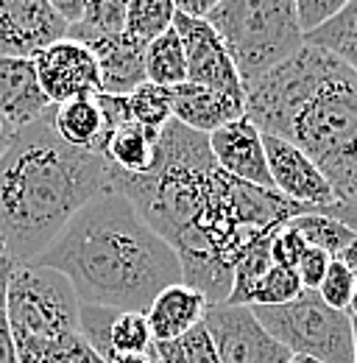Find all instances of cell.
Instances as JSON below:
<instances>
[{"mask_svg":"<svg viewBox=\"0 0 357 363\" xmlns=\"http://www.w3.org/2000/svg\"><path fill=\"white\" fill-rule=\"evenodd\" d=\"M204 327L221 363H288L293 358L246 305H210Z\"/></svg>","mask_w":357,"mask_h":363,"instance_id":"cell-6","label":"cell"},{"mask_svg":"<svg viewBox=\"0 0 357 363\" xmlns=\"http://www.w3.org/2000/svg\"><path fill=\"white\" fill-rule=\"evenodd\" d=\"M129 121L162 132L174 121V92L171 87H159L151 82H142L137 90L126 95Z\"/></svg>","mask_w":357,"mask_h":363,"instance_id":"cell-21","label":"cell"},{"mask_svg":"<svg viewBox=\"0 0 357 363\" xmlns=\"http://www.w3.org/2000/svg\"><path fill=\"white\" fill-rule=\"evenodd\" d=\"M302 282L296 269H285V266H271L249 291L246 308H276V305H288L302 294Z\"/></svg>","mask_w":357,"mask_h":363,"instance_id":"cell-23","label":"cell"},{"mask_svg":"<svg viewBox=\"0 0 357 363\" xmlns=\"http://www.w3.org/2000/svg\"><path fill=\"white\" fill-rule=\"evenodd\" d=\"M34 70L40 87L53 106L101 92V73L92 50L70 37L40 50L34 56Z\"/></svg>","mask_w":357,"mask_h":363,"instance_id":"cell-8","label":"cell"},{"mask_svg":"<svg viewBox=\"0 0 357 363\" xmlns=\"http://www.w3.org/2000/svg\"><path fill=\"white\" fill-rule=\"evenodd\" d=\"M67 28L47 0H0V56L34 59L64 40Z\"/></svg>","mask_w":357,"mask_h":363,"instance_id":"cell-10","label":"cell"},{"mask_svg":"<svg viewBox=\"0 0 357 363\" xmlns=\"http://www.w3.org/2000/svg\"><path fill=\"white\" fill-rule=\"evenodd\" d=\"M207 308H210L207 296L184 282L165 288L162 294H157V299L145 311L154 341L165 344V341H176L181 335H187L193 327L204 321Z\"/></svg>","mask_w":357,"mask_h":363,"instance_id":"cell-15","label":"cell"},{"mask_svg":"<svg viewBox=\"0 0 357 363\" xmlns=\"http://www.w3.org/2000/svg\"><path fill=\"white\" fill-rule=\"evenodd\" d=\"M288 363H321V361H315V358H305V355H293Z\"/></svg>","mask_w":357,"mask_h":363,"instance_id":"cell-38","label":"cell"},{"mask_svg":"<svg viewBox=\"0 0 357 363\" xmlns=\"http://www.w3.org/2000/svg\"><path fill=\"white\" fill-rule=\"evenodd\" d=\"M145 79L159 87H178L187 82V62L184 45L178 40L176 28H168L162 37L151 40L145 48Z\"/></svg>","mask_w":357,"mask_h":363,"instance_id":"cell-19","label":"cell"},{"mask_svg":"<svg viewBox=\"0 0 357 363\" xmlns=\"http://www.w3.org/2000/svg\"><path fill=\"white\" fill-rule=\"evenodd\" d=\"M14 263L8 257H0V363H17L14 338L8 327V282H11Z\"/></svg>","mask_w":357,"mask_h":363,"instance_id":"cell-30","label":"cell"},{"mask_svg":"<svg viewBox=\"0 0 357 363\" xmlns=\"http://www.w3.org/2000/svg\"><path fill=\"white\" fill-rule=\"evenodd\" d=\"M349 316L357 321V296H355V302H352V308H349Z\"/></svg>","mask_w":357,"mask_h":363,"instance_id":"cell-39","label":"cell"},{"mask_svg":"<svg viewBox=\"0 0 357 363\" xmlns=\"http://www.w3.org/2000/svg\"><path fill=\"white\" fill-rule=\"evenodd\" d=\"M263 148H266L268 174H271L273 190L279 196H285L296 204L312 207L318 213L335 207V193H332L329 182L324 179L318 165L299 145H293L290 140H282V137L263 135Z\"/></svg>","mask_w":357,"mask_h":363,"instance_id":"cell-9","label":"cell"},{"mask_svg":"<svg viewBox=\"0 0 357 363\" xmlns=\"http://www.w3.org/2000/svg\"><path fill=\"white\" fill-rule=\"evenodd\" d=\"M251 313L290 355L321 363L355 361V321L349 313L324 305L315 291H302L288 305L251 308Z\"/></svg>","mask_w":357,"mask_h":363,"instance_id":"cell-5","label":"cell"},{"mask_svg":"<svg viewBox=\"0 0 357 363\" xmlns=\"http://www.w3.org/2000/svg\"><path fill=\"white\" fill-rule=\"evenodd\" d=\"M352 321H355V318H352ZM352 363H357V321H355V361Z\"/></svg>","mask_w":357,"mask_h":363,"instance_id":"cell-40","label":"cell"},{"mask_svg":"<svg viewBox=\"0 0 357 363\" xmlns=\"http://www.w3.org/2000/svg\"><path fill=\"white\" fill-rule=\"evenodd\" d=\"M53 109L40 87L34 59L0 56V118L14 129L40 121Z\"/></svg>","mask_w":357,"mask_h":363,"instance_id":"cell-13","label":"cell"},{"mask_svg":"<svg viewBox=\"0 0 357 363\" xmlns=\"http://www.w3.org/2000/svg\"><path fill=\"white\" fill-rule=\"evenodd\" d=\"M0 257H6V246H3V240H0Z\"/></svg>","mask_w":357,"mask_h":363,"instance_id":"cell-41","label":"cell"},{"mask_svg":"<svg viewBox=\"0 0 357 363\" xmlns=\"http://www.w3.org/2000/svg\"><path fill=\"white\" fill-rule=\"evenodd\" d=\"M157 341L151 335L148 318L142 311H118V316L109 327V350L115 355H134L151 350Z\"/></svg>","mask_w":357,"mask_h":363,"instance_id":"cell-25","label":"cell"},{"mask_svg":"<svg viewBox=\"0 0 357 363\" xmlns=\"http://www.w3.org/2000/svg\"><path fill=\"white\" fill-rule=\"evenodd\" d=\"M246 84L305 45L293 0H221L207 17Z\"/></svg>","mask_w":357,"mask_h":363,"instance_id":"cell-3","label":"cell"},{"mask_svg":"<svg viewBox=\"0 0 357 363\" xmlns=\"http://www.w3.org/2000/svg\"><path fill=\"white\" fill-rule=\"evenodd\" d=\"M305 43L332 53L357 73V0H352L346 9H341L332 20H327L315 31L305 34Z\"/></svg>","mask_w":357,"mask_h":363,"instance_id":"cell-18","label":"cell"},{"mask_svg":"<svg viewBox=\"0 0 357 363\" xmlns=\"http://www.w3.org/2000/svg\"><path fill=\"white\" fill-rule=\"evenodd\" d=\"M293 3H296L302 31L310 34L318 26H324L327 20H332L341 9H346L352 0H293Z\"/></svg>","mask_w":357,"mask_h":363,"instance_id":"cell-31","label":"cell"},{"mask_svg":"<svg viewBox=\"0 0 357 363\" xmlns=\"http://www.w3.org/2000/svg\"><path fill=\"white\" fill-rule=\"evenodd\" d=\"M126 11L129 0H89L84 17L67 28V37L79 40L95 34H120L126 31Z\"/></svg>","mask_w":357,"mask_h":363,"instance_id":"cell-24","label":"cell"},{"mask_svg":"<svg viewBox=\"0 0 357 363\" xmlns=\"http://www.w3.org/2000/svg\"><path fill=\"white\" fill-rule=\"evenodd\" d=\"M338 260H341V263H344V266L352 272V277L357 279V238L349 243V246H346V249H344V255H341Z\"/></svg>","mask_w":357,"mask_h":363,"instance_id":"cell-36","label":"cell"},{"mask_svg":"<svg viewBox=\"0 0 357 363\" xmlns=\"http://www.w3.org/2000/svg\"><path fill=\"white\" fill-rule=\"evenodd\" d=\"M288 224L305 238L307 246L327 252L329 257H341L344 249L357 238L346 224H341L338 218L324 216V213H305V216H296Z\"/></svg>","mask_w":357,"mask_h":363,"instance_id":"cell-20","label":"cell"},{"mask_svg":"<svg viewBox=\"0 0 357 363\" xmlns=\"http://www.w3.org/2000/svg\"><path fill=\"white\" fill-rule=\"evenodd\" d=\"M207 140H210L212 160L223 174L273 190L266 162V148H263V132L246 115L215 129L212 135H207Z\"/></svg>","mask_w":357,"mask_h":363,"instance_id":"cell-11","label":"cell"},{"mask_svg":"<svg viewBox=\"0 0 357 363\" xmlns=\"http://www.w3.org/2000/svg\"><path fill=\"white\" fill-rule=\"evenodd\" d=\"M174 3H176L178 14L193 17V20H207L221 6V0H174Z\"/></svg>","mask_w":357,"mask_h":363,"instance_id":"cell-33","label":"cell"},{"mask_svg":"<svg viewBox=\"0 0 357 363\" xmlns=\"http://www.w3.org/2000/svg\"><path fill=\"white\" fill-rule=\"evenodd\" d=\"M176 20V3L174 0H129L126 11V34H132L140 43H151L162 37L168 28H174Z\"/></svg>","mask_w":357,"mask_h":363,"instance_id":"cell-22","label":"cell"},{"mask_svg":"<svg viewBox=\"0 0 357 363\" xmlns=\"http://www.w3.org/2000/svg\"><path fill=\"white\" fill-rule=\"evenodd\" d=\"M315 294L321 296L324 305L349 313V308H352V302H355V296H357V279L352 277V272L335 257V260L329 263L327 277L321 279V285H318Z\"/></svg>","mask_w":357,"mask_h":363,"instance_id":"cell-28","label":"cell"},{"mask_svg":"<svg viewBox=\"0 0 357 363\" xmlns=\"http://www.w3.org/2000/svg\"><path fill=\"white\" fill-rule=\"evenodd\" d=\"M14 135H17V129H14L11 123H6V121L0 118V157H3V154H6V148L11 145Z\"/></svg>","mask_w":357,"mask_h":363,"instance_id":"cell-37","label":"cell"},{"mask_svg":"<svg viewBox=\"0 0 357 363\" xmlns=\"http://www.w3.org/2000/svg\"><path fill=\"white\" fill-rule=\"evenodd\" d=\"M79 43L92 50L101 73V92L106 95H129L145 79V43L134 40L132 34H95L79 37Z\"/></svg>","mask_w":357,"mask_h":363,"instance_id":"cell-12","label":"cell"},{"mask_svg":"<svg viewBox=\"0 0 357 363\" xmlns=\"http://www.w3.org/2000/svg\"><path fill=\"white\" fill-rule=\"evenodd\" d=\"M53 129L67 145L101 154L106 151V121L98 104V95H84V98H73L64 101L59 106H53Z\"/></svg>","mask_w":357,"mask_h":363,"instance_id":"cell-16","label":"cell"},{"mask_svg":"<svg viewBox=\"0 0 357 363\" xmlns=\"http://www.w3.org/2000/svg\"><path fill=\"white\" fill-rule=\"evenodd\" d=\"M332 260H335V257H329L327 252L307 246L305 255H302V260L296 263V274H299L302 288H305V291H318V285H321V279L327 277V269H329Z\"/></svg>","mask_w":357,"mask_h":363,"instance_id":"cell-32","label":"cell"},{"mask_svg":"<svg viewBox=\"0 0 357 363\" xmlns=\"http://www.w3.org/2000/svg\"><path fill=\"white\" fill-rule=\"evenodd\" d=\"M79 311L81 302L64 274L37 263L14 266L8 282V327L17 355L79 333Z\"/></svg>","mask_w":357,"mask_h":363,"instance_id":"cell-4","label":"cell"},{"mask_svg":"<svg viewBox=\"0 0 357 363\" xmlns=\"http://www.w3.org/2000/svg\"><path fill=\"white\" fill-rule=\"evenodd\" d=\"M157 355L159 363H221L204 321L176 341L157 344Z\"/></svg>","mask_w":357,"mask_h":363,"instance_id":"cell-26","label":"cell"},{"mask_svg":"<svg viewBox=\"0 0 357 363\" xmlns=\"http://www.w3.org/2000/svg\"><path fill=\"white\" fill-rule=\"evenodd\" d=\"M112 187L101 154L67 145L53 129V109L17 129L0 157V240L14 266L34 263L67 221Z\"/></svg>","mask_w":357,"mask_h":363,"instance_id":"cell-2","label":"cell"},{"mask_svg":"<svg viewBox=\"0 0 357 363\" xmlns=\"http://www.w3.org/2000/svg\"><path fill=\"white\" fill-rule=\"evenodd\" d=\"M305 249H307L305 238H302L296 229L290 227V224L279 227L276 232H273V235H271V260H273L276 266H285V269H296V263L302 260Z\"/></svg>","mask_w":357,"mask_h":363,"instance_id":"cell-29","label":"cell"},{"mask_svg":"<svg viewBox=\"0 0 357 363\" xmlns=\"http://www.w3.org/2000/svg\"><path fill=\"white\" fill-rule=\"evenodd\" d=\"M34 263L64 274L81 305L112 311L145 313L181 282L176 252L118 190L84 204Z\"/></svg>","mask_w":357,"mask_h":363,"instance_id":"cell-1","label":"cell"},{"mask_svg":"<svg viewBox=\"0 0 357 363\" xmlns=\"http://www.w3.org/2000/svg\"><path fill=\"white\" fill-rule=\"evenodd\" d=\"M53 6V11L67 23V26H76L81 17H84V9H87L89 0H47Z\"/></svg>","mask_w":357,"mask_h":363,"instance_id":"cell-34","label":"cell"},{"mask_svg":"<svg viewBox=\"0 0 357 363\" xmlns=\"http://www.w3.org/2000/svg\"><path fill=\"white\" fill-rule=\"evenodd\" d=\"M171 92H174V121L198 135H212L215 129L246 115V98L237 95L207 90L190 82L178 84Z\"/></svg>","mask_w":357,"mask_h":363,"instance_id":"cell-14","label":"cell"},{"mask_svg":"<svg viewBox=\"0 0 357 363\" xmlns=\"http://www.w3.org/2000/svg\"><path fill=\"white\" fill-rule=\"evenodd\" d=\"M178 40L184 45V62H187V82L207 87V90L226 92L246 98V87L237 76V67L223 48L221 37L212 31L207 20H193L176 11L174 20Z\"/></svg>","mask_w":357,"mask_h":363,"instance_id":"cell-7","label":"cell"},{"mask_svg":"<svg viewBox=\"0 0 357 363\" xmlns=\"http://www.w3.org/2000/svg\"><path fill=\"white\" fill-rule=\"evenodd\" d=\"M17 363H106L81 333H70L59 341H50L42 347H34L23 355H17Z\"/></svg>","mask_w":357,"mask_h":363,"instance_id":"cell-27","label":"cell"},{"mask_svg":"<svg viewBox=\"0 0 357 363\" xmlns=\"http://www.w3.org/2000/svg\"><path fill=\"white\" fill-rule=\"evenodd\" d=\"M109 363H159V355H157V344L145 352H134V355H115Z\"/></svg>","mask_w":357,"mask_h":363,"instance_id":"cell-35","label":"cell"},{"mask_svg":"<svg viewBox=\"0 0 357 363\" xmlns=\"http://www.w3.org/2000/svg\"><path fill=\"white\" fill-rule=\"evenodd\" d=\"M103 160L123 177H145L159 160V132L126 121L106 143Z\"/></svg>","mask_w":357,"mask_h":363,"instance_id":"cell-17","label":"cell"}]
</instances>
